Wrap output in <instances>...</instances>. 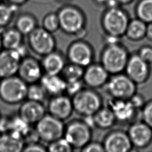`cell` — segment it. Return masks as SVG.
I'll use <instances>...</instances> for the list:
<instances>
[{
    "mask_svg": "<svg viewBox=\"0 0 152 152\" xmlns=\"http://www.w3.org/2000/svg\"><path fill=\"white\" fill-rule=\"evenodd\" d=\"M128 14L121 7L106 8L103 12L101 24L105 34L122 37L129 21Z\"/></svg>",
    "mask_w": 152,
    "mask_h": 152,
    "instance_id": "3957f363",
    "label": "cell"
},
{
    "mask_svg": "<svg viewBox=\"0 0 152 152\" xmlns=\"http://www.w3.org/2000/svg\"><path fill=\"white\" fill-rule=\"evenodd\" d=\"M22 58L15 49L0 52V79L16 75Z\"/></svg>",
    "mask_w": 152,
    "mask_h": 152,
    "instance_id": "ac0fdd59",
    "label": "cell"
},
{
    "mask_svg": "<svg viewBox=\"0 0 152 152\" xmlns=\"http://www.w3.org/2000/svg\"><path fill=\"white\" fill-rule=\"evenodd\" d=\"M42 27L52 33L56 32L60 28L58 14L52 12L45 15L42 20Z\"/></svg>",
    "mask_w": 152,
    "mask_h": 152,
    "instance_id": "4dcf8cb0",
    "label": "cell"
},
{
    "mask_svg": "<svg viewBox=\"0 0 152 152\" xmlns=\"http://www.w3.org/2000/svg\"><path fill=\"white\" fill-rule=\"evenodd\" d=\"M65 128L62 121L50 114H46L35 124L40 140L48 143L63 137Z\"/></svg>",
    "mask_w": 152,
    "mask_h": 152,
    "instance_id": "ba28073f",
    "label": "cell"
},
{
    "mask_svg": "<svg viewBox=\"0 0 152 152\" xmlns=\"http://www.w3.org/2000/svg\"><path fill=\"white\" fill-rule=\"evenodd\" d=\"M83 121L88 125L91 129L93 128L94 127H96L94 116L93 115H88L83 116Z\"/></svg>",
    "mask_w": 152,
    "mask_h": 152,
    "instance_id": "60d3db41",
    "label": "cell"
},
{
    "mask_svg": "<svg viewBox=\"0 0 152 152\" xmlns=\"http://www.w3.org/2000/svg\"><path fill=\"white\" fill-rule=\"evenodd\" d=\"M139 56L148 64L152 63V48L148 46L141 47L137 53Z\"/></svg>",
    "mask_w": 152,
    "mask_h": 152,
    "instance_id": "d590c367",
    "label": "cell"
},
{
    "mask_svg": "<svg viewBox=\"0 0 152 152\" xmlns=\"http://www.w3.org/2000/svg\"><path fill=\"white\" fill-rule=\"evenodd\" d=\"M18 7L0 1V30L5 28L14 18Z\"/></svg>",
    "mask_w": 152,
    "mask_h": 152,
    "instance_id": "4316f807",
    "label": "cell"
},
{
    "mask_svg": "<svg viewBox=\"0 0 152 152\" xmlns=\"http://www.w3.org/2000/svg\"><path fill=\"white\" fill-rule=\"evenodd\" d=\"M93 1L99 5H105L107 0H93Z\"/></svg>",
    "mask_w": 152,
    "mask_h": 152,
    "instance_id": "7dc6e473",
    "label": "cell"
},
{
    "mask_svg": "<svg viewBox=\"0 0 152 152\" xmlns=\"http://www.w3.org/2000/svg\"><path fill=\"white\" fill-rule=\"evenodd\" d=\"M58 1H59V2H68V1H71V0H58Z\"/></svg>",
    "mask_w": 152,
    "mask_h": 152,
    "instance_id": "681fc988",
    "label": "cell"
},
{
    "mask_svg": "<svg viewBox=\"0 0 152 152\" xmlns=\"http://www.w3.org/2000/svg\"><path fill=\"white\" fill-rule=\"evenodd\" d=\"M137 18L145 23L152 22V0H140L135 7Z\"/></svg>",
    "mask_w": 152,
    "mask_h": 152,
    "instance_id": "f1b7e54d",
    "label": "cell"
},
{
    "mask_svg": "<svg viewBox=\"0 0 152 152\" xmlns=\"http://www.w3.org/2000/svg\"><path fill=\"white\" fill-rule=\"evenodd\" d=\"M137 86L125 73L111 75L105 86L112 98L129 100L137 93Z\"/></svg>",
    "mask_w": 152,
    "mask_h": 152,
    "instance_id": "8992f818",
    "label": "cell"
},
{
    "mask_svg": "<svg viewBox=\"0 0 152 152\" xmlns=\"http://www.w3.org/2000/svg\"><path fill=\"white\" fill-rule=\"evenodd\" d=\"M48 110L49 114L62 121L68 119L74 111L71 97L64 94L52 97Z\"/></svg>",
    "mask_w": 152,
    "mask_h": 152,
    "instance_id": "9a60e30c",
    "label": "cell"
},
{
    "mask_svg": "<svg viewBox=\"0 0 152 152\" xmlns=\"http://www.w3.org/2000/svg\"><path fill=\"white\" fill-rule=\"evenodd\" d=\"M125 73L137 85L144 83L150 75L149 64L141 59L138 54L129 56Z\"/></svg>",
    "mask_w": 152,
    "mask_h": 152,
    "instance_id": "7c38bea8",
    "label": "cell"
},
{
    "mask_svg": "<svg viewBox=\"0 0 152 152\" xmlns=\"http://www.w3.org/2000/svg\"><path fill=\"white\" fill-rule=\"evenodd\" d=\"M39 83L48 95L56 96L65 93L66 81L61 75H49L44 74Z\"/></svg>",
    "mask_w": 152,
    "mask_h": 152,
    "instance_id": "ffe728a7",
    "label": "cell"
},
{
    "mask_svg": "<svg viewBox=\"0 0 152 152\" xmlns=\"http://www.w3.org/2000/svg\"><path fill=\"white\" fill-rule=\"evenodd\" d=\"M121 37L106 34L104 38V42L106 45H115L120 43V39Z\"/></svg>",
    "mask_w": 152,
    "mask_h": 152,
    "instance_id": "ab89813d",
    "label": "cell"
},
{
    "mask_svg": "<svg viewBox=\"0 0 152 152\" xmlns=\"http://www.w3.org/2000/svg\"><path fill=\"white\" fill-rule=\"evenodd\" d=\"M107 106L110 109L116 121L129 122L136 116L137 110L133 106L129 100H122L110 98Z\"/></svg>",
    "mask_w": 152,
    "mask_h": 152,
    "instance_id": "d6986e66",
    "label": "cell"
},
{
    "mask_svg": "<svg viewBox=\"0 0 152 152\" xmlns=\"http://www.w3.org/2000/svg\"><path fill=\"white\" fill-rule=\"evenodd\" d=\"M105 5L106 7V8H112L119 7L121 6V5L116 0H107L106 3L105 4Z\"/></svg>",
    "mask_w": 152,
    "mask_h": 152,
    "instance_id": "7bdbcfd3",
    "label": "cell"
},
{
    "mask_svg": "<svg viewBox=\"0 0 152 152\" xmlns=\"http://www.w3.org/2000/svg\"><path fill=\"white\" fill-rule=\"evenodd\" d=\"M47 150L50 152H71L74 149L63 137L49 142Z\"/></svg>",
    "mask_w": 152,
    "mask_h": 152,
    "instance_id": "1f68e13d",
    "label": "cell"
},
{
    "mask_svg": "<svg viewBox=\"0 0 152 152\" xmlns=\"http://www.w3.org/2000/svg\"><path fill=\"white\" fill-rule=\"evenodd\" d=\"M145 36L147 37L148 39L152 40V22L147 24Z\"/></svg>",
    "mask_w": 152,
    "mask_h": 152,
    "instance_id": "f6af8a7d",
    "label": "cell"
},
{
    "mask_svg": "<svg viewBox=\"0 0 152 152\" xmlns=\"http://www.w3.org/2000/svg\"><path fill=\"white\" fill-rule=\"evenodd\" d=\"M67 58L69 62L86 68L93 63L94 51L87 42L78 39L69 46Z\"/></svg>",
    "mask_w": 152,
    "mask_h": 152,
    "instance_id": "30bf717a",
    "label": "cell"
},
{
    "mask_svg": "<svg viewBox=\"0 0 152 152\" xmlns=\"http://www.w3.org/2000/svg\"><path fill=\"white\" fill-rule=\"evenodd\" d=\"M1 34L4 49H16L23 43L24 36L15 27L4 29Z\"/></svg>",
    "mask_w": 152,
    "mask_h": 152,
    "instance_id": "603a6c76",
    "label": "cell"
},
{
    "mask_svg": "<svg viewBox=\"0 0 152 152\" xmlns=\"http://www.w3.org/2000/svg\"><path fill=\"white\" fill-rule=\"evenodd\" d=\"M57 14L60 29L66 34L74 35L86 27V16L83 11L76 6L64 5L59 10Z\"/></svg>",
    "mask_w": 152,
    "mask_h": 152,
    "instance_id": "277c9868",
    "label": "cell"
},
{
    "mask_svg": "<svg viewBox=\"0 0 152 152\" xmlns=\"http://www.w3.org/2000/svg\"><path fill=\"white\" fill-rule=\"evenodd\" d=\"M91 129L82 121H74L65 126L64 137L73 149L81 150L90 141Z\"/></svg>",
    "mask_w": 152,
    "mask_h": 152,
    "instance_id": "9c48e42d",
    "label": "cell"
},
{
    "mask_svg": "<svg viewBox=\"0 0 152 152\" xmlns=\"http://www.w3.org/2000/svg\"><path fill=\"white\" fill-rule=\"evenodd\" d=\"M47 148L39 142L25 144L23 152H46Z\"/></svg>",
    "mask_w": 152,
    "mask_h": 152,
    "instance_id": "f35d334b",
    "label": "cell"
},
{
    "mask_svg": "<svg viewBox=\"0 0 152 152\" xmlns=\"http://www.w3.org/2000/svg\"><path fill=\"white\" fill-rule=\"evenodd\" d=\"M25 146L22 136L10 131L0 135V152H21Z\"/></svg>",
    "mask_w": 152,
    "mask_h": 152,
    "instance_id": "7402d4cb",
    "label": "cell"
},
{
    "mask_svg": "<svg viewBox=\"0 0 152 152\" xmlns=\"http://www.w3.org/2000/svg\"><path fill=\"white\" fill-rule=\"evenodd\" d=\"M119 4L121 5H127L131 3L134 0H116Z\"/></svg>",
    "mask_w": 152,
    "mask_h": 152,
    "instance_id": "bcb514c9",
    "label": "cell"
},
{
    "mask_svg": "<svg viewBox=\"0 0 152 152\" xmlns=\"http://www.w3.org/2000/svg\"><path fill=\"white\" fill-rule=\"evenodd\" d=\"M129 100L137 110L142 108L145 104L144 97L137 93L134 94Z\"/></svg>",
    "mask_w": 152,
    "mask_h": 152,
    "instance_id": "74e56055",
    "label": "cell"
},
{
    "mask_svg": "<svg viewBox=\"0 0 152 152\" xmlns=\"http://www.w3.org/2000/svg\"><path fill=\"white\" fill-rule=\"evenodd\" d=\"M87 34V31L86 30V28L84 27L82 29H81L80 30H79L77 33H76L74 35L77 37L78 38V39H83L84 37L86 36Z\"/></svg>",
    "mask_w": 152,
    "mask_h": 152,
    "instance_id": "ee69618b",
    "label": "cell"
},
{
    "mask_svg": "<svg viewBox=\"0 0 152 152\" xmlns=\"http://www.w3.org/2000/svg\"><path fill=\"white\" fill-rule=\"evenodd\" d=\"M129 55L126 49L120 43L106 45L100 56V64L110 75L125 71Z\"/></svg>",
    "mask_w": 152,
    "mask_h": 152,
    "instance_id": "6da1fadb",
    "label": "cell"
},
{
    "mask_svg": "<svg viewBox=\"0 0 152 152\" xmlns=\"http://www.w3.org/2000/svg\"><path fill=\"white\" fill-rule=\"evenodd\" d=\"M8 3L16 6V7H20L24 4H25L26 3H27L28 2V0H7Z\"/></svg>",
    "mask_w": 152,
    "mask_h": 152,
    "instance_id": "b9f144b4",
    "label": "cell"
},
{
    "mask_svg": "<svg viewBox=\"0 0 152 152\" xmlns=\"http://www.w3.org/2000/svg\"><path fill=\"white\" fill-rule=\"evenodd\" d=\"M47 95L46 91L39 82L28 84L26 99L42 102Z\"/></svg>",
    "mask_w": 152,
    "mask_h": 152,
    "instance_id": "f546056e",
    "label": "cell"
},
{
    "mask_svg": "<svg viewBox=\"0 0 152 152\" xmlns=\"http://www.w3.org/2000/svg\"><path fill=\"white\" fill-rule=\"evenodd\" d=\"M14 27L23 36H27L37 27V21L33 14L23 12L16 17Z\"/></svg>",
    "mask_w": 152,
    "mask_h": 152,
    "instance_id": "d4e9b609",
    "label": "cell"
},
{
    "mask_svg": "<svg viewBox=\"0 0 152 152\" xmlns=\"http://www.w3.org/2000/svg\"><path fill=\"white\" fill-rule=\"evenodd\" d=\"M28 84L17 74L0 79V100L14 105L22 103L27 98Z\"/></svg>",
    "mask_w": 152,
    "mask_h": 152,
    "instance_id": "7a4b0ae2",
    "label": "cell"
},
{
    "mask_svg": "<svg viewBox=\"0 0 152 152\" xmlns=\"http://www.w3.org/2000/svg\"><path fill=\"white\" fill-rule=\"evenodd\" d=\"M85 68L69 62L64 66L61 75L66 81L82 80Z\"/></svg>",
    "mask_w": 152,
    "mask_h": 152,
    "instance_id": "83f0119b",
    "label": "cell"
},
{
    "mask_svg": "<svg viewBox=\"0 0 152 152\" xmlns=\"http://www.w3.org/2000/svg\"><path fill=\"white\" fill-rule=\"evenodd\" d=\"M84 83L82 80L66 82L65 93L72 97L83 88Z\"/></svg>",
    "mask_w": 152,
    "mask_h": 152,
    "instance_id": "d6a6232c",
    "label": "cell"
},
{
    "mask_svg": "<svg viewBox=\"0 0 152 152\" xmlns=\"http://www.w3.org/2000/svg\"><path fill=\"white\" fill-rule=\"evenodd\" d=\"M46 115V108L42 102L26 99L19 107L18 115L28 124L35 125Z\"/></svg>",
    "mask_w": 152,
    "mask_h": 152,
    "instance_id": "e0dca14e",
    "label": "cell"
},
{
    "mask_svg": "<svg viewBox=\"0 0 152 152\" xmlns=\"http://www.w3.org/2000/svg\"><path fill=\"white\" fill-rule=\"evenodd\" d=\"M142 121L152 128V101L145 103L142 108Z\"/></svg>",
    "mask_w": 152,
    "mask_h": 152,
    "instance_id": "836d02e7",
    "label": "cell"
},
{
    "mask_svg": "<svg viewBox=\"0 0 152 152\" xmlns=\"http://www.w3.org/2000/svg\"><path fill=\"white\" fill-rule=\"evenodd\" d=\"M109 73L101 64H91L85 68L82 80L89 88L94 89L106 85Z\"/></svg>",
    "mask_w": 152,
    "mask_h": 152,
    "instance_id": "2e32d148",
    "label": "cell"
},
{
    "mask_svg": "<svg viewBox=\"0 0 152 152\" xmlns=\"http://www.w3.org/2000/svg\"><path fill=\"white\" fill-rule=\"evenodd\" d=\"M43 74L41 62L28 55L21 60L17 73L27 84L39 82Z\"/></svg>",
    "mask_w": 152,
    "mask_h": 152,
    "instance_id": "8fae6325",
    "label": "cell"
},
{
    "mask_svg": "<svg viewBox=\"0 0 152 152\" xmlns=\"http://www.w3.org/2000/svg\"><path fill=\"white\" fill-rule=\"evenodd\" d=\"M93 116L96 127L102 129L110 128L116 122L114 114L107 106L101 107Z\"/></svg>",
    "mask_w": 152,
    "mask_h": 152,
    "instance_id": "484cf974",
    "label": "cell"
},
{
    "mask_svg": "<svg viewBox=\"0 0 152 152\" xmlns=\"http://www.w3.org/2000/svg\"><path fill=\"white\" fill-rule=\"evenodd\" d=\"M27 36L30 49L36 55L44 56L55 50L56 42L53 33L42 27H37Z\"/></svg>",
    "mask_w": 152,
    "mask_h": 152,
    "instance_id": "52a82bcc",
    "label": "cell"
},
{
    "mask_svg": "<svg viewBox=\"0 0 152 152\" xmlns=\"http://www.w3.org/2000/svg\"><path fill=\"white\" fill-rule=\"evenodd\" d=\"M41 64L44 74L49 75H61L66 65L62 55L55 50L43 56Z\"/></svg>",
    "mask_w": 152,
    "mask_h": 152,
    "instance_id": "44dd1931",
    "label": "cell"
},
{
    "mask_svg": "<svg viewBox=\"0 0 152 152\" xmlns=\"http://www.w3.org/2000/svg\"><path fill=\"white\" fill-rule=\"evenodd\" d=\"M2 1V0H0V1Z\"/></svg>",
    "mask_w": 152,
    "mask_h": 152,
    "instance_id": "816d5d0a",
    "label": "cell"
},
{
    "mask_svg": "<svg viewBox=\"0 0 152 152\" xmlns=\"http://www.w3.org/2000/svg\"><path fill=\"white\" fill-rule=\"evenodd\" d=\"M133 148L146 147L152 140V128L143 121H134L127 131Z\"/></svg>",
    "mask_w": 152,
    "mask_h": 152,
    "instance_id": "4fadbf2b",
    "label": "cell"
},
{
    "mask_svg": "<svg viewBox=\"0 0 152 152\" xmlns=\"http://www.w3.org/2000/svg\"><path fill=\"white\" fill-rule=\"evenodd\" d=\"M81 151L83 152H103L104 151V149L102 143L90 141Z\"/></svg>",
    "mask_w": 152,
    "mask_h": 152,
    "instance_id": "e575fe53",
    "label": "cell"
},
{
    "mask_svg": "<svg viewBox=\"0 0 152 152\" xmlns=\"http://www.w3.org/2000/svg\"><path fill=\"white\" fill-rule=\"evenodd\" d=\"M11 116H1L0 117V132L1 134L8 132L11 131Z\"/></svg>",
    "mask_w": 152,
    "mask_h": 152,
    "instance_id": "8d00e7d4",
    "label": "cell"
},
{
    "mask_svg": "<svg viewBox=\"0 0 152 152\" xmlns=\"http://www.w3.org/2000/svg\"><path fill=\"white\" fill-rule=\"evenodd\" d=\"M147 24L138 18L130 20L125 36L130 40L138 41L146 36Z\"/></svg>",
    "mask_w": 152,
    "mask_h": 152,
    "instance_id": "cb8c5ba5",
    "label": "cell"
},
{
    "mask_svg": "<svg viewBox=\"0 0 152 152\" xmlns=\"http://www.w3.org/2000/svg\"><path fill=\"white\" fill-rule=\"evenodd\" d=\"M3 46H2V39H1V34L0 33V52L3 49Z\"/></svg>",
    "mask_w": 152,
    "mask_h": 152,
    "instance_id": "c3c4849f",
    "label": "cell"
},
{
    "mask_svg": "<svg viewBox=\"0 0 152 152\" xmlns=\"http://www.w3.org/2000/svg\"><path fill=\"white\" fill-rule=\"evenodd\" d=\"M102 144L106 152H128L133 148L128 133L122 130L110 132Z\"/></svg>",
    "mask_w": 152,
    "mask_h": 152,
    "instance_id": "5bb4252c",
    "label": "cell"
},
{
    "mask_svg": "<svg viewBox=\"0 0 152 152\" xmlns=\"http://www.w3.org/2000/svg\"><path fill=\"white\" fill-rule=\"evenodd\" d=\"M1 113H0V117H1Z\"/></svg>",
    "mask_w": 152,
    "mask_h": 152,
    "instance_id": "f907efd6",
    "label": "cell"
},
{
    "mask_svg": "<svg viewBox=\"0 0 152 152\" xmlns=\"http://www.w3.org/2000/svg\"><path fill=\"white\" fill-rule=\"evenodd\" d=\"M74 111L82 116L94 115L102 107V99L95 91L83 88L71 97Z\"/></svg>",
    "mask_w": 152,
    "mask_h": 152,
    "instance_id": "5b68a950",
    "label": "cell"
}]
</instances>
